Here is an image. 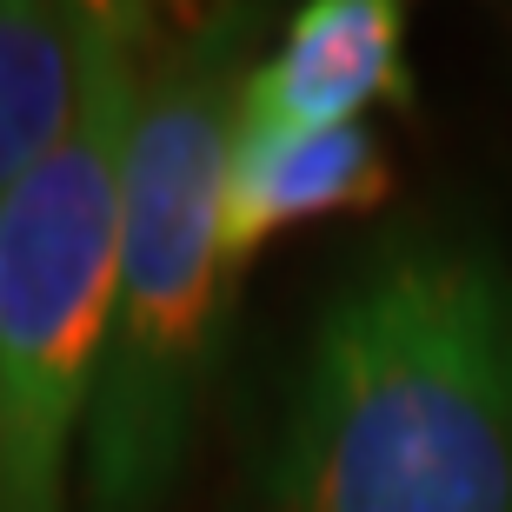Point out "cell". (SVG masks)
Segmentation results:
<instances>
[{
  "label": "cell",
  "instance_id": "6da1fadb",
  "mask_svg": "<svg viewBox=\"0 0 512 512\" xmlns=\"http://www.w3.org/2000/svg\"><path fill=\"white\" fill-rule=\"evenodd\" d=\"M266 512H512V253L406 220L326 286Z\"/></svg>",
  "mask_w": 512,
  "mask_h": 512
},
{
  "label": "cell",
  "instance_id": "5b68a950",
  "mask_svg": "<svg viewBox=\"0 0 512 512\" xmlns=\"http://www.w3.org/2000/svg\"><path fill=\"white\" fill-rule=\"evenodd\" d=\"M393 193V153L380 127H333V133H240L227 147L220 180V240L227 260L247 266L266 240L313 220L366 213Z\"/></svg>",
  "mask_w": 512,
  "mask_h": 512
},
{
  "label": "cell",
  "instance_id": "7a4b0ae2",
  "mask_svg": "<svg viewBox=\"0 0 512 512\" xmlns=\"http://www.w3.org/2000/svg\"><path fill=\"white\" fill-rule=\"evenodd\" d=\"M253 40L260 14L247 7L180 27L153 20L120 160L114 320L80 446V512H167L187 479L240 300V266L220 240V180Z\"/></svg>",
  "mask_w": 512,
  "mask_h": 512
},
{
  "label": "cell",
  "instance_id": "277c9868",
  "mask_svg": "<svg viewBox=\"0 0 512 512\" xmlns=\"http://www.w3.org/2000/svg\"><path fill=\"white\" fill-rule=\"evenodd\" d=\"M406 7L399 0H306L280 40L240 74V133H333L366 127L373 107H406Z\"/></svg>",
  "mask_w": 512,
  "mask_h": 512
},
{
  "label": "cell",
  "instance_id": "8992f818",
  "mask_svg": "<svg viewBox=\"0 0 512 512\" xmlns=\"http://www.w3.org/2000/svg\"><path fill=\"white\" fill-rule=\"evenodd\" d=\"M80 40H87V7L0 0V200L74 127Z\"/></svg>",
  "mask_w": 512,
  "mask_h": 512
},
{
  "label": "cell",
  "instance_id": "3957f363",
  "mask_svg": "<svg viewBox=\"0 0 512 512\" xmlns=\"http://www.w3.org/2000/svg\"><path fill=\"white\" fill-rule=\"evenodd\" d=\"M153 14L87 0L80 114L0 200V512H67L120 253V160Z\"/></svg>",
  "mask_w": 512,
  "mask_h": 512
}]
</instances>
